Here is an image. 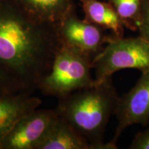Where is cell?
Instances as JSON below:
<instances>
[{"instance_id": "obj_7", "label": "cell", "mask_w": 149, "mask_h": 149, "mask_svg": "<svg viewBox=\"0 0 149 149\" xmlns=\"http://www.w3.org/2000/svg\"><path fill=\"white\" fill-rule=\"evenodd\" d=\"M57 33L61 44L68 46L95 58L114 35L108 36L102 28L92 23L83 22L67 15L57 25Z\"/></svg>"}, {"instance_id": "obj_10", "label": "cell", "mask_w": 149, "mask_h": 149, "mask_svg": "<svg viewBox=\"0 0 149 149\" xmlns=\"http://www.w3.org/2000/svg\"><path fill=\"white\" fill-rule=\"evenodd\" d=\"M19 1H21L22 9L33 19L41 23L53 25L57 22L60 23L67 16L70 8V0Z\"/></svg>"}, {"instance_id": "obj_3", "label": "cell", "mask_w": 149, "mask_h": 149, "mask_svg": "<svg viewBox=\"0 0 149 149\" xmlns=\"http://www.w3.org/2000/svg\"><path fill=\"white\" fill-rule=\"evenodd\" d=\"M93 59L69 46L61 44L55 56L51 71L40 82L39 90L59 99L95 84L91 70Z\"/></svg>"}, {"instance_id": "obj_4", "label": "cell", "mask_w": 149, "mask_h": 149, "mask_svg": "<svg viewBox=\"0 0 149 149\" xmlns=\"http://www.w3.org/2000/svg\"><path fill=\"white\" fill-rule=\"evenodd\" d=\"M128 68L141 71L149 68V42L141 36L114 37L93 60L95 84L111 77L119 70Z\"/></svg>"}, {"instance_id": "obj_13", "label": "cell", "mask_w": 149, "mask_h": 149, "mask_svg": "<svg viewBox=\"0 0 149 149\" xmlns=\"http://www.w3.org/2000/svg\"><path fill=\"white\" fill-rule=\"evenodd\" d=\"M23 93L15 81L0 68V96Z\"/></svg>"}, {"instance_id": "obj_11", "label": "cell", "mask_w": 149, "mask_h": 149, "mask_svg": "<svg viewBox=\"0 0 149 149\" xmlns=\"http://www.w3.org/2000/svg\"><path fill=\"white\" fill-rule=\"evenodd\" d=\"M87 22L102 29H109L115 37H123L122 18L113 7L97 0H82Z\"/></svg>"}, {"instance_id": "obj_8", "label": "cell", "mask_w": 149, "mask_h": 149, "mask_svg": "<svg viewBox=\"0 0 149 149\" xmlns=\"http://www.w3.org/2000/svg\"><path fill=\"white\" fill-rule=\"evenodd\" d=\"M42 104L40 98L26 93L0 96V146L19 120Z\"/></svg>"}, {"instance_id": "obj_2", "label": "cell", "mask_w": 149, "mask_h": 149, "mask_svg": "<svg viewBox=\"0 0 149 149\" xmlns=\"http://www.w3.org/2000/svg\"><path fill=\"white\" fill-rule=\"evenodd\" d=\"M119 97L110 77L60 98L55 110L94 149H115L111 141L104 142V136Z\"/></svg>"}, {"instance_id": "obj_14", "label": "cell", "mask_w": 149, "mask_h": 149, "mask_svg": "<svg viewBox=\"0 0 149 149\" xmlns=\"http://www.w3.org/2000/svg\"><path fill=\"white\" fill-rule=\"evenodd\" d=\"M130 149H149V128L135 136L129 147Z\"/></svg>"}, {"instance_id": "obj_5", "label": "cell", "mask_w": 149, "mask_h": 149, "mask_svg": "<svg viewBox=\"0 0 149 149\" xmlns=\"http://www.w3.org/2000/svg\"><path fill=\"white\" fill-rule=\"evenodd\" d=\"M114 114L117 126L111 142L117 146L124 130L134 124L149 123V68L141 71V75L133 88L119 97Z\"/></svg>"}, {"instance_id": "obj_9", "label": "cell", "mask_w": 149, "mask_h": 149, "mask_svg": "<svg viewBox=\"0 0 149 149\" xmlns=\"http://www.w3.org/2000/svg\"><path fill=\"white\" fill-rule=\"evenodd\" d=\"M37 149H94V147L59 116Z\"/></svg>"}, {"instance_id": "obj_12", "label": "cell", "mask_w": 149, "mask_h": 149, "mask_svg": "<svg viewBox=\"0 0 149 149\" xmlns=\"http://www.w3.org/2000/svg\"><path fill=\"white\" fill-rule=\"evenodd\" d=\"M122 19H132L139 13L140 0H111Z\"/></svg>"}, {"instance_id": "obj_6", "label": "cell", "mask_w": 149, "mask_h": 149, "mask_svg": "<svg viewBox=\"0 0 149 149\" xmlns=\"http://www.w3.org/2000/svg\"><path fill=\"white\" fill-rule=\"evenodd\" d=\"M58 117L56 110H35L17 123L0 148L37 149Z\"/></svg>"}, {"instance_id": "obj_15", "label": "cell", "mask_w": 149, "mask_h": 149, "mask_svg": "<svg viewBox=\"0 0 149 149\" xmlns=\"http://www.w3.org/2000/svg\"><path fill=\"white\" fill-rule=\"evenodd\" d=\"M139 30L141 35L149 42V4L146 3L144 6V13H143L142 20L139 23Z\"/></svg>"}, {"instance_id": "obj_1", "label": "cell", "mask_w": 149, "mask_h": 149, "mask_svg": "<svg viewBox=\"0 0 149 149\" xmlns=\"http://www.w3.org/2000/svg\"><path fill=\"white\" fill-rule=\"evenodd\" d=\"M61 46L56 25L35 21L23 9L0 10V68L23 93L39 90Z\"/></svg>"}]
</instances>
